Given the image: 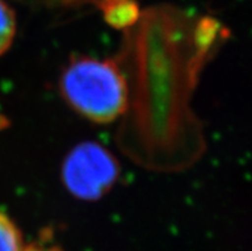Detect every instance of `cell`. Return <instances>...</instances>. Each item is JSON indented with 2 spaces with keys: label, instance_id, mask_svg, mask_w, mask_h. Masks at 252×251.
<instances>
[{
  "label": "cell",
  "instance_id": "7a4b0ae2",
  "mask_svg": "<svg viewBox=\"0 0 252 251\" xmlns=\"http://www.w3.org/2000/svg\"><path fill=\"white\" fill-rule=\"evenodd\" d=\"M64 188L82 201H96L108 195L121 177L114 154L96 141L77 143L64 156L61 167Z\"/></svg>",
  "mask_w": 252,
  "mask_h": 251
},
{
  "label": "cell",
  "instance_id": "5b68a950",
  "mask_svg": "<svg viewBox=\"0 0 252 251\" xmlns=\"http://www.w3.org/2000/svg\"><path fill=\"white\" fill-rule=\"evenodd\" d=\"M17 35L16 12L5 0H0V57L9 50Z\"/></svg>",
  "mask_w": 252,
  "mask_h": 251
},
{
  "label": "cell",
  "instance_id": "3957f363",
  "mask_svg": "<svg viewBox=\"0 0 252 251\" xmlns=\"http://www.w3.org/2000/svg\"><path fill=\"white\" fill-rule=\"evenodd\" d=\"M95 5L106 25L125 32L132 29L142 14L136 0H97Z\"/></svg>",
  "mask_w": 252,
  "mask_h": 251
},
{
  "label": "cell",
  "instance_id": "8992f818",
  "mask_svg": "<svg viewBox=\"0 0 252 251\" xmlns=\"http://www.w3.org/2000/svg\"><path fill=\"white\" fill-rule=\"evenodd\" d=\"M23 1L30 5L58 9V8H78L86 4H96L97 0H23Z\"/></svg>",
  "mask_w": 252,
  "mask_h": 251
},
{
  "label": "cell",
  "instance_id": "6da1fadb",
  "mask_svg": "<svg viewBox=\"0 0 252 251\" xmlns=\"http://www.w3.org/2000/svg\"><path fill=\"white\" fill-rule=\"evenodd\" d=\"M58 87L76 114L95 124H110L127 113L129 87L115 58L70 55L62 68Z\"/></svg>",
  "mask_w": 252,
  "mask_h": 251
},
{
  "label": "cell",
  "instance_id": "277c9868",
  "mask_svg": "<svg viewBox=\"0 0 252 251\" xmlns=\"http://www.w3.org/2000/svg\"><path fill=\"white\" fill-rule=\"evenodd\" d=\"M44 249L38 244H27L14 220L0 212V251H45Z\"/></svg>",
  "mask_w": 252,
  "mask_h": 251
}]
</instances>
